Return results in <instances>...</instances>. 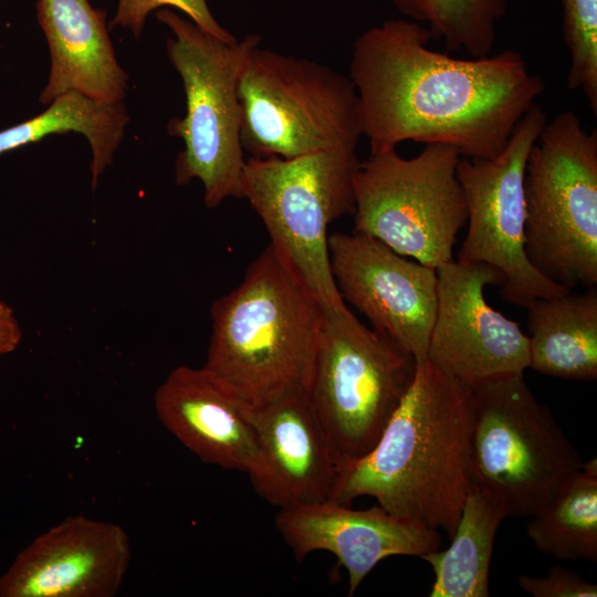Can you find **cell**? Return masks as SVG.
<instances>
[{
    "instance_id": "4",
    "label": "cell",
    "mask_w": 597,
    "mask_h": 597,
    "mask_svg": "<svg viewBox=\"0 0 597 597\" xmlns=\"http://www.w3.org/2000/svg\"><path fill=\"white\" fill-rule=\"evenodd\" d=\"M155 15L171 32L166 52L186 97V114L167 124L168 134L184 143L175 181L185 186L198 179L206 207L213 209L228 198H241L245 157L238 87L247 57L261 38L248 34L231 44L170 9Z\"/></svg>"
},
{
    "instance_id": "10",
    "label": "cell",
    "mask_w": 597,
    "mask_h": 597,
    "mask_svg": "<svg viewBox=\"0 0 597 597\" xmlns=\"http://www.w3.org/2000/svg\"><path fill=\"white\" fill-rule=\"evenodd\" d=\"M415 371L410 354L347 306L326 312L306 395L338 467L376 444Z\"/></svg>"
},
{
    "instance_id": "16",
    "label": "cell",
    "mask_w": 597,
    "mask_h": 597,
    "mask_svg": "<svg viewBox=\"0 0 597 597\" xmlns=\"http://www.w3.org/2000/svg\"><path fill=\"white\" fill-rule=\"evenodd\" d=\"M259 461L254 491L279 509L329 500L338 462L306 391L252 408Z\"/></svg>"
},
{
    "instance_id": "22",
    "label": "cell",
    "mask_w": 597,
    "mask_h": 597,
    "mask_svg": "<svg viewBox=\"0 0 597 597\" xmlns=\"http://www.w3.org/2000/svg\"><path fill=\"white\" fill-rule=\"evenodd\" d=\"M526 532L559 561L597 559V460L583 463L534 515Z\"/></svg>"
},
{
    "instance_id": "27",
    "label": "cell",
    "mask_w": 597,
    "mask_h": 597,
    "mask_svg": "<svg viewBox=\"0 0 597 597\" xmlns=\"http://www.w3.org/2000/svg\"><path fill=\"white\" fill-rule=\"evenodd\" d=\"M22 332L13 310L0 300V356L13 352L20 344Z\"/></svg>"
},
{
    "instance_id": "13",
    "label": "cell",
    "mask_w": 597,
    "mask_h": 597,
    "mask_svg": "<svg viewBox=\"0 0 597 597\" xmlns=\"http://www.w3.org/2000/svg\"><path fill=\"white\" fill-rule=\"evenodd\" d=\"M328 251L344 302L410 354L416 365L425 363L437 308L436 269L355 231L328 234Z\"/></svg>"
},
{
    "instance_id": "2",
    "label": "cell",
    "mask_w": 597,
    "mask_h": 597,
    "mask_svg": "<svg viewBox=\"0 0 597 597\" xmlns=\"http://www.w3.org/2000/svg\"><path fill=\"white\" fill-rule=\"evenodd\" d=\"M472 388L428 359L376 444L341 464L329 500L371 496L391 515L453 535L471 483Z\"/></svg>"
},
{
    "instance_id": "14",
    "label": "cell",
    "mask_w": 597,
    "mask_h": 597,
    "mask_svg": "<svg viewBox=\"0 0 597 597\" xmlns=\"http://www.w3.org/2000/svg\"><path fill=\"white\" fill-rule=\"evenodd\" d=\"M130 558L121 525L69 516L19 553L0 577V597H112Z\"/></svg>"
},
{
    "instance_id": "19",
    "label": "cell",
    "mask_w": 597,
    "mask_h": 597,
    "mask_svg": "<svg viewBox=\"0 0 597 597\" xmlns=\"http://www.w3.org/2000/svg\"><path fill=\"white\" fill-rule=\"evenodd\" d=\"M527 310L528 368L568 380L597 378V287L537 298Z\"/></svg>"
},
{
    "instance_id": "3",
    "label": "cell",
    "mask_w": 597,
    "mask_h": 597,
    "mask_svg": "<svg viewBox=\"0 0 597 597\" xmlns=\"http://www.w3.org/2000/svg\"><path fill=\"white\" fill-rule=\"evenodd\" d=\"M325 317L323 305L269 244L240 284L213 302L203 368L251 408L306 391Z\"/></svg>"
},
{
    "instance_id": "21",
    "label": "cell",
    "mask_w": 597,
    "mask_h": 597,
    "mask_svg": "<svg viewBox=\"0 0 597 597\" xmlns=\"http://www.w3.org/2000/svg\"><path fill=\"white\" fill-rule=\"evenodd\" d=\"M129 121L123 102L104 103L69 92L55 98L41 114L0 130V155L52 134L80 133L91 146V184L94 190L100 177L112 165Z\"/></svg>"
},
{
    "instance_id": "6",
    "label": "cell",
    "mask_w": 597,
    "mask_h": 597,
    "mask_svg": "<svg viewBox=\"0 0 597 597\" xmlns=\"http://www.w3.org/2000/svg\"><path fill=\"white\" fill-rule=\"evenodd\" d=\"M359 163L357 146H341L294 158L250 156L243 167L241 198L325 312L346 306L331 269L327 229L354 213Z\"/></svg>"
},
{
    "instance_id": "15",
    "label": "cell",
    "mask_w": 597,
    "mask_h": 597,
    "mask_svg": "<svg viewBox=\"0 0 597 597\" xmlns=\"http://www.w3.org/2000/svg\"><path fill=\"white\" fill-rule=\"evenodd\" d=\"M275 527L297 561L325 551L333 554L348 574L353 596L375 566L391 556H417L440 548L439 531L385 511L378 504L354 510L331 500L282 507Z\"/></svg>"
},
{
    "instance_id": "9",
    "label": "cell",
    "mask_w": 597,
    "mask_h": 597,
    "mask_svg": "<svg viewBox=\"0 0 597 597\" xmlns=\"http://www.w3.org/2000/svg\"><path fill=\"white\" fill-rule=\"evenodd\" d=\"M457 149L429 144L411 158L397 148L369 153L354 176V230L438 269L453 260L467 203Z\"/></svg>"
},
{
    "instance_id": "24",
    "label": "cell",
    "mask_w": 597,
    "mask_h": 597,
    "mask_svg": "<svg viewBox=\"0 0 597 597\" xmlns=\"http://www.w3.org/2000/svg\"><path fill=\"white\" fill-rule=\"evenodd\" d=\"M563 35L569 52L566 84L580 91L597 114V0H562Z\"/></svg>"
},
{
    "instance_id": "17",
    "label": "cell",
    "mask_w": 597,
    "mask_h": 597,
    "mask_svg": "<svg viewBox=\"0 0 597 597\" xmlns=\"http://www.w3.org/2000/svg\"><path fill=\"white\" fill-rule=\"evenodd\" d=\"M163 426L206 463L248 475L259 461L252 408L206 368L179 366L154 397Z\"/></svg>"
},
{
    "instance_id": "1",
    "label": "cell",
    "mask_w": 597,
    "mask_h": 597,
    "mask_svg": "<svg viewBox=\"0 0 597 597\" xmlns=\"http://www.w3.org/2000/svg\"><path fill=\"white\" fill-rule=\"evenodd\" d=\"M430 40L409 19L386 20L355 40L348 77L369 153L411 140L450 146L464 158L495 157L544 81L519 51L459 59L432 50Z\"/></svg>"
},
{
    "instance_id": "18",
    "label": "cell",
    "mask_w": 597,
    "mask_h": 597,
    "mask_svg": "<svg viewBox=\"0 0 597 597\" xmlns=\"http://www.w3.org/2000/svg\"><path fill=\"white\" fill-rule=\"evenodd\" d=\"M36 18L51 57L39 96L43 105L69 92L104 103L123 102L128 74L116 59L105 10L88 0H38Z\"/></svg>"
},
{
    "instance_id": "23",
    "label": "cell",
    "mask_w": 597,
    "mask_h": 597,
    "mask_svg": "<svg viewBox=\"0 0 597 597\" xmlns=\"http://www.w3.org/2000/svg\"><path fill=\"white\" fill-rule=\"evenodd\" d=\"M409 20L425 25L433 40L471 57L491 54L507 0H390Z\"/></svg>"
},
{
    "instance_id": "20",
    "label": "cell",
    "mask_w": 597,
    "mask_h": 597,
    "mask_svg": "<svg viewBox=\"0 0 597 597\" xmlns=\"http://www.w3.org/2000/svg\"><path fill=\"white\" fill-rule=\"evenodd\" d=\"M505 517L490 493L470 483L450 546L421 557L434 574L430 597L489 596L493 545Z\"/></svg>"
},
{
    "instance_id": "12",
    "label": "cell",
    "mask_w": 597,
    "mask_h": 597,
    "mask_svg": "<svg viewBox=\"0 0 597 597\" xmlns=\"http://www.w3.org/2000/svg\"><path fill=\"white\" fill-rule=\"evenodd\" d=\"M436 271L437 308L427 359L470 388L524 374L527 335L484 296L486 286L501 285L500 273L486 264L458 260Z\"/></svg>"
},
{
    "instance_id": "8",
    "label": "cell",
    "mask_w": 597,
    "mask_h": 597,
    "mask_svg": "<svg viewBox=\"0 0 597 597\" xmlns=\"http://www.w3.org/2000/svg\"><path fill=\"white\" fill-rule=\"evenodd\" d=\"M470 479L505 516H532L584 461L524 374L472 388Z\"/></svg>"
},
{
    "instance_id": "25",
    "label": "cell",
    "mask_w": 597,
    "mask_h": 597,
    "mask_svg": "<svg viewBox=\"0 0 597 597\" xmlns=\"http://www.w3.org/2000/svg\"><path fill=\"white\" fill-rule=\"evenodd\" d=\"M161 7H172L184 12L199 28L227 43L238 39L220 25L208 8L207 0H118L111 28L128 29L138 39L147 17Z\"/></svg>"
},
{
    "instance_id": "11",
    "label": "cell",
    "mask_w": 597,
    "mask_h": 597,
    "mask_svg": "<svg viewBox=\"0 0 597 597\" xmlns=\"http://www.w3.org/2000/svg\"><path fill=\"white\" fill-rule=\"evenodd\" d=\"M546 122L545 109L534 103L499 155L460 157L457 165L468 223L457 260L493 268L502 279V298L521 307L569 292L536 270L525 252L524 176L530 151Z\"/></svg>"
},
{
    "instance_id": "5",
    "label": "cell",
    "mask_w": 597,
    "mask_h": 597,
    "mask_svg": "<svg viewBox=\"0 0 597 597\" xmlns=\"http://www.w3.org/2000/svg\"><path fill=\"white\" fill-rule=\"evenodd\" d=\"M525 252L572 291L597 284V132L573 111L547 119L524 176Z\"/></svg>"
},
{
    "instance_id": "7",
    "label": "cell",
    "mask_w": 597,
    "mask_h": 597,
    "mask_svg": "<svg viewBox=\"0 0 597 597\" xmlns=\"http://www.w3.org/2000/svg\"><path fill=\"white\" fill-rule=\"evenodd\" d=\"M240 139L253 157L294 158L357 146L363 125L348 75L305 57L254 48L239 80Z\"/></svg>"
},
{
    "instance_id": "26",
    "label": "cell",
    "mask_w": 597,
    "mask_h": 597,
    "mask_svg": "<svg viewBox=\"0 0 597 597\" xmlns=\"http://www.w3.org/2000/svg\"><path fill=\"white\" fill-rule=\"evenodd\" d=\"M517 585L534 597H596L597 585L582 578L577 573L552 567L546 576L521 575Z\"/></svg>"
}]
</instances>
